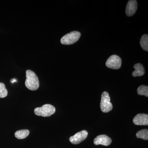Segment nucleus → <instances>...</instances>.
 Wrapping results in <instances>:
<instances>
[{
	"label": "nucleus",
	"mask_w": 148,
	"mask_h": 148,
	"mask_svg": "<svg viewBox=\"0 0 148 148\" xmlns=\"http://www.w3.org/2000/svg\"><path fill=\"white\" fill-rule=\"evenodd\" d=\"M26 87L32 90H36L39 87L38 78L34 72L31 70L26 71V80L25 83Z\"/></svg>",
	"instance_id": "nucleus-1"
},
{
	"label": "nucleus",
	"mask_w": 148,
	"mask_h": 148,
	"mask_svg": "<svg viewBox=\"0 0 148 148\" xmlns=\"http://www.w3.org/2000/svg\"><path fill=\"white\" fill-rule=\"evenodd\" d=\"M55 112V107L50 104H45L42 107L34 109L35 114L43 117L50 116L54 114Z\"/></svg>",
	"instance_id": "nucleus-2"
},
{
	"label": "nucleus",
	"mask_w": 148,
	"mask_h": 148,
	"mask_svg": "<svg viewBox=\"0 0 148 148\" xmlns=\"http://www.w3.org/2000/svg\"><path fill=\"white\" fill-rule=\"evenodd\" d=\"M81 35L80 33L77 31L70 32L61 38V43L65 45L73 44L79 40Z\"/></svg>",
	"instance_id": "nucleus-3"
},
{
	"label": "nucleus",
	"mask_w": 148,
	"mask_h": 148,
	"mask_svg": "<svg viewBox=\"0 0 148 148\" xmlns=\"http://www.w3.org/2000/svg\"><path fill=\"white\" fill-rule=\"evenodd\" d=\"M101 111L104 113H108L112 110L113 105L110 102V97L109 93L104 91L101 95L100 103Z\"/></svg>",
	"instance_id": "nucleus-4"
},
{
	"label": "nucleus",
	"mask_w": 148,
	"mask_h": 148,
	"mask_svg": "<svg viewBox=\"0 0 148 148\" xmlns=\"http://www.w3.org/2000/svg\"><path fill=\"white\" fill-rule=\"evenodd\" d=\"M121 59L116 55L111 56L106 62V66L110 69H118L121 66Z\"/></svg>",
	"instance_id": "nucleus-5"
},
{
	"label": "nucleus",
	"mask_w": 148,
	"mask_h": 148,
	"mask_svg": "<svg viewBox=\"0 0 148 148\" xmlns=\"http://www.w3.org/2000/svg\"><path fill=\"white\" fill-rule=\"evenodd\" d=\"M88 135V132L85 130L77 132L73 136L70 137V142L74 145H77L84 141L87 138Z\"/></svg>",
	"instance_id": "nucleus-6"
},
{
	"label": "nucleus",
	"mask_w": 148,
	"mask_h": 148,
	"mask_svg": "<svg viewBox=\"0 0 148 148\" xmlns=\"http://www.w3.org/2000/svg\"><path fill=\"white\" fill-rule=\"evenodd\" d=\"M112 142V139L106 135H98L93 141V143L96 145H103L105 146L110 145Z\"/></svg>",
	"instance_id": "nucleus-7"
},
{
	"label": "nucleus",
	"mask_w": 148,
	"mask_h": 148,
	"mask_svg": "<svg viewBox=\"0 0 148 148\" xmlns=\"http://www.w3.org/2000/svg\"><path fill=\"white\" fill-rule=\"evenodd\" d=\"M133 122L136 125H147L148 115L145 114H138L133 118Z\"/></svg>",
	"instance_id": "nucleus-8"
},
{
	"label": "nucleus",
	"mask_w": 148,
	"mask_h": 148,
	"mask_svg": "<svg viewBox=\"0 0 148 148\" xmlns=\"http://www.w3.org/2000/svg\"><path fill=\"white\" fill-rule=\"evenodd\" d=\"M138 8V3L135 0H130L126 5L125 13L127 16H130L135 14Z\"/></svg>",
	"instance_id": "nucleus-9"
},
{
	"label": "nucleus",
	"mask_w": 148,
	"mask_h": 148,
	"mask_svg": "<svg viewBox=\"0 0 148 148\" xmlns=\"http://www.w3.org/2000/svg\"><path fill=\"white\" fill-rule=\"evenodd\" d=\"M135 71L132 72L133 77H140L143 75L145 73V70L144 66L141 64H137L134 66Z\"/></svg>",
	"instance_id": "nucleus-10"
},
{
	"label": "nucleus",
	"mask_w": 148,
	"mask_h": 148,
	"mask_svg": "<svg viewBox=\"0 0 148 148\" xmlns=\"http://www.w3.org/2000/svg\"><path fill=\"white\" fill-rule=\"evenodd\" d=\"M30 132L28 130H21L15 132L14 135L17 139H23L29 136Z\"/></svg>",
	"instance_id": "nucleus-11"
},
{
	"label": "nucleus",
	"mask_w": 148,
	"mask_h": 148,
	"mask_svg": "<svg viewBox=\"0 0 148 148\" xmlns=\"http://www.w3.org/2000/svg\"><path fill=\"white\" fill-rule=\"evenodd\" d=\"M141 47L144 50L148 51V36L147 34L143 35L140 41Z\"/></svg>",
	"instance_id": "nucleus-12"
},
{
	"label": "nucleus",
	"mask_w": 148,
	"mask_h": 148,
	"mask_svg": "<svg viewBox=\"0 0 148 148\" xmlns=\"http://www.w3.org/2000/svg\"><path fill=\"white\" fill-rule=\"evenodd\" d=\"M136 135L138 138H140L144 140H148V130L147 129L142 130L137 132Z\"/></svg>",
	"instance_id": "nucleus-13"
},
{
	"label": "nucleus",
	"mask_w": 148,
	"mask_h": 148,
	"mask_svg": "<svg viewBox=\"0 0 148 148\" xmlns=\"http://www.w3.org/2000/svg\"><path fill=\"white\" fill-rule=\"evenodd\" d=\"M137 92L139 95H145L148 97V87L145 85H141L138 88Z\"/></svg>",
	"instance_id": "nucleus-14"
},
{
	"label": "nucleus",
	"mask_w": 148,
	"mask_h": 148,
	"mask_svg": "<svg viewBox=\"0 0 148 148\" xmlns=\"http://www.w3.org/2000/svg\"><path fill=\"white\" fill-rule=\"evenodd\" d=\"M8 94V91L5 85L3 83L0 82V98H5Z\"/></svg>",
	"instance_id": "nucleus-15"
},
{
	"label": "nucleus",
	"mask_w": 148,
	"mask_h": 148,
	"mask_svg": "<svg viewBox=\"0 0 148 148\" xmlns=\"http://www.w3.org/2000/svg\"><path fill=\"white\" fill-rule=\"evenodd\" d=\"M17 82V80L16 79H12L11 80V83H13L16 82Z\"/></svg>",
	"instance_id": "nucleus-16"
}]
</instances>
